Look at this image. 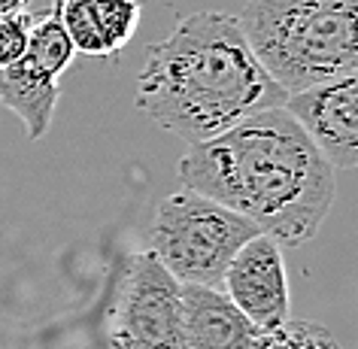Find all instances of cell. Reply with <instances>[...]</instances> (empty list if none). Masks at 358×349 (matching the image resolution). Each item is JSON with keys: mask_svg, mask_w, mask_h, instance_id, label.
Wrapping results in <instances>:
<instances>
[{"mask_svg": "<svg viewBox=\"0 0 358 349\" xmlns=\"http://www.w3.org/2000/svg\"><path fill=\"white\" fill-rule=\"evenodd\" d=\"M31 24H34V13L31 10H24L19 15H13V19L0 22V70L13 67L15 61L24 55Z\"/></svg>", "mask_w": 358, "mask_h": 349, "instance_id": "cell-12", "label": "cell"}, {"mask_svg": "<svg viewBox=\"0 0 358 349\" xmlns=\"http://www.w3.org/2000/svg\"><path fill=\"white\" fill-rule=\"evenodd\" d=\"M334 170H358V70L285 101Z\"/></svg>", "mask_w": 358, "mask_h": 349, "instance_id": "cell-8", "label": "cell"}, {"mask_svg": "<svg viewBox=\"0 0 358 349\" xmlns=\"http://www.w3.org/2000/svg\"><path fill=\"white\" fill-rule=\"evenodd\" d=\"M289 94L267 76L249 49L237 15L192 13L146 49L137 76V110L189 146L207 143Z\"/></svg>", "mask_w": 358, "mask_h": 349, "instance_id": "cell-2", "label": "cell"}, {"mask_svg": "<svg viewBox=\"0 0 358 349\" xmlns=\"http://www.w3.org/2000/svg\"><path fill=\"white\" fill-rule=\"evenodd\" d=\"M176 176L189 192L234 210L280 246L316 237L337 194V170L285 106L189 146Z\"/></svg>", "mask_w": 358, "mask_h": 349, "instance_id": "cell-1", "label": "cell"}, {"mask_svg": "<svg viewBox=\"0 0 358 349\" xmlns=\"http://www.w3.org/2000/svg\"><path fill=\"white\" fill-rule=\"evenodd\" d=\"M76 52L113 58L140 28L143 0H52Z\"/></svg>", "mask_w": 358, "mask_h": 349, "instance_id": "cell-9", "label": "cell"}, {"mask_svg": "<svg viewBox=\"0 0 358 349\" xmlns=\"http://www.w3.org/2000/svg\"><path fill=\"white\" fill-rule=\"evenodd\" d=\"M110 349H189L179 283L149 252L134 255L106 322Z\"/></svg>", "mask_w": 358, "mask_h": 349, "instance_id": "cell-5", "label": "cell"}, {"mask_svg": "<svg viewBox=\"0 0 358 349\" xmlns=\"http://www.w3.org/2000/svg\"><path fill=\"white\" fill-rule=\"evenodd\" d=\"M252 349H346V346L319 322L289 319L271 331H258Z\"/></svg>", "mask_w": 358, "mask_h": 349, "instance_id": "cell-11", "label": "cell"}, {"mask_svg": "<svg viewBox=\"0 0 358 349\" xmlns=\"http://www.w3.org/2000/svg\"><path fill=\"white\" fill-rule=\"evenodd\" d=\"M222 292L258 331H271L289 322L292 298L280 243L267 234L249 240L231 258L228 271L222 276Z\"/></svg>", "mask_w": 358, "mask_h": 349, "instance_id": "cell-7", "label": "cell"}, {"mask_svg": "<svg viewBox=\"0 0 358 349\" xmlns=\"http://www.w3.org/2000/svg\"><path fill=\"white\" fill-rule=\"evenodd\" d=\"M252 222L198 192H173L155 207L146 252L179 285L222 289L231 258L258 237Z\"/></svg>", "mask_w": 358, "mask_h": 349, "instance_id": "cell-4", "label": "cell"}, {"mask_svg": "<svg viewBox=\"0 0 358 349\" xmlns=\"http://www.w3.org/2000/svg\"><path fill=\"white\" fill-rule=\"evenodd\" d=\"M73 58L76 49L52 3L49 13L34 15L24 55L13 67L0 70V104L19 115L28 140H43L49 134L61 97L58 79Z\"/></svg>", "mask_w": 358, "mask_h": 349, "instance_id": "cell-6", "label": "cell"}, {"mask_svg": "<svg viewBox=\"0 0 358 349\" xmlns=\"http://www.w3.org/2000/svg\"><path fill=\"white\" fill-rule=\"evenodd\" d=\"M237 24L289 97L358 70V0H249Z\"/></svg>", "mask_w": 358, "mask_h": 349, "instance_id": "cell-3", "label": "cell"}, {"mask_svg": "<svg viewBox=\"0 0 358 349\" xmlns=\"http://www.w3.org/2000/svg\"><path fill=\"white\" fill-rule=\"evenodd\" d=\"M189 349H252L258 328L228 301L222 289L179 285Z\"/></svg>", "mask_w": 358, "mask_h": 349, "instance_id": "cell-10", "label": "cell"}, {"mask_svg": "<svg viewBox=\"0 0 358 349\" xmlns=\"http://www.w3.org/2000/svg\"><path fill=\"white\" fill-rule=\"evenodd\" d=\"M28 10V0H0V22Z\"/></svg>", "mask_w": 358, "mask_h": 349, "instance_id": "cell-13", "label": "cell"}]
</instances>
